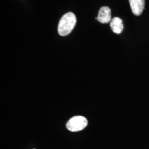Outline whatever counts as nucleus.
Wrapping results in <instances>:
<instances>
[{"instance_id":"nucleus-3","label":"nucleus","mask_w":149,"mask_h":149,"mask_svg":"<svg viewBox=\"0 0 149 149\" xmlns=\"http://www.w3.org/2000/svg\"><path fill=\"white\" fill-rule=\"evenodd\" d=\"M96 19L103 24L111 22L112 20V13L110 8L107 6L102 7L99 10L98 16Z\"/></svg>"},{"instance_id":"nucleus-4","label":"nucleus","mask_w":149,"mask_h":149,"mask_svg":"<svg viewBox=\"0 0 149 149\" xmlns=\"http://www.w3.org/2000/svg\"><path fill=\"white\" fill-rule=\"evenodd\" d=\"M132 11L135 16H140L145 8V0H129Z\"/></svg>"},{"instance_id":"nucleus-1","label":"nucleus","mask_w":149,"mask_h":149,"mask_svg":"<svg viewBox=\"0 0 149 149\" xmlns=\"http://www.w3.org/2000/svg\"><path fill=\"white\" fill-rule=\"evenodd\" d=\"M76 24V17L74 13L68 12L61 17L59 21L58 31L60 36H66L74 29Z\"/></svg>"},{"instance_id":"nucleus-5","label":"nucleus","mask_w":149,"mask_h":149,"mask_svg":"<svg viewBox=\"0 0 149 149\" xmlns=\"http://www.w3.org/2000/svg\"><path fill=\"white\" fill-rule=\"evenodd\" d=\"M110 27L114 33L117 34H120L124 28L122 20L117 17L112 18L110 22Z\"/></svg>"},{"instance_id":"nucleus-2","label":"nucleus","mask_w":149,"mask_h":149,"mask_svg":"<svg viewBox=\"0 0 149 149\" xmlns=\"http://www.w3.org/2000/svg\"><path fill=\"white\" fill-rule=\"evenodd\" d=\"M88 124L87 120L82 116H75L71 118L66 124V128L72 132H79L85 128Z\"/></svg>"}]
</instances>
